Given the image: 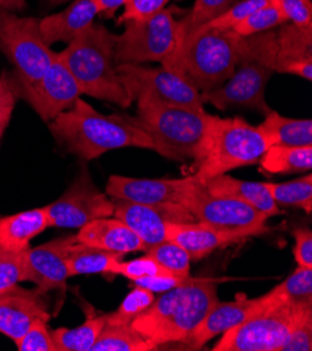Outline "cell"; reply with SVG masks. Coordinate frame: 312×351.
Listing matches in <instances>:
<instances>
[{
    "label": "cell",
    "mask_w": 312,
    "mask_h": 351,
    "mask_svg": "<svg viewBox=\"0 0 312 351\" xmlns=\"http://www.w3.org/2000/svg\"><path fill=\"white\" fill-rule=\"evenodd\" d=\"M269 228L224 230L199 221L171 223L165 228L167 239L178 243L193 261H199L227 245L245 241L251 237L262 235Z\"/></svg>",
    "instance_id": "obj_17"
},
{
    "label": "cell",
    "mask_w": 312,
    "mask_h": 351,
    "mask_svg": "<svg viewBox=\"0 0 312 351\" xmlns=\"http://www.w3.org/2000/svg\"><path fill=\"white\" fill-rule=\"evenodd\" d=\"M45 2H47L49 6H58V5H62V3L73 2V0H45Z\"/></svg>",
    "instance_id": "obj_49"
},
{
    "label": "cell",
    "mask_w": 312,
    "mask_h": 351,
    "mask_svg": "<svg viewBox=\"0 0 312 351\" xmlns=\"http://www.w3.org/2000/svg\"><path fill=\"white\" fill-rule=\"evenodd\" d=\"M76 237L69 235L55 238L36 248L27 250V263L23 282L36 285V291L41 295L51 290H66L69 276L67 255Z\"/></svg>",
    "instance_id": "obj_16"
},
{
    "label": "cell",
    "mask_w": 312,
    "mask_h": 351,
    "mask_svg": "<svg viewBox=\"0 0 312 351\" xmlns=\"http://www.w3.org/2000/svg\"><path fill=\"white\" fill-rule=\"evenodd\" d=\"M287 19L285 14L277 9L273 3H266L265 6L259 8L248 17L239 21L232 31L238 34L239 37H250V35L266 32L274 28H279L280 25L286 24Z\"/></svg>",
    "instance_id": "obj_33"
},
{
    "label": "cell",
    "mask_w": 312,
    "mask_h": 351,
    "mask_svg": "<svg viewBox=\"0 0 312 351\" xmlns=\"http://www.w3.org/2000/svg\"><path fill=\"white\" fill-rule=\"evenodd\" d=\"M203 186L212 195L232 197L244 202L256 208L258 212L266 215L267 217L279 216L282 213L263 182L242 181L230 177L227 173H223L203 182Z\"/></svg>",
    "instance_id": "obj_24"
},
{
    "label": "cell",
    "mask_w": 312,
    "mask_h": 351,
    "mask_svg": "<svg viewBox=\"0 0 312 351\" xmlns=\"http://www.w3.org/2000/svg\"><path fill=\"white\" fill-rule=\"evenodd\" d=\"M276 204L300 207L308 215L312 212V175L290 182H263Z\"/></svg>",
    "instance_id": "obj_32"
},
{
    "label": "cell",
    "mask_w": 312,
    "mask_h": 351,
    "mask_svg": "<svg viewBox=\"0 0 312 351\" xmlns=\"http://www.w3.org/2000/svg\"><path fill=\"white\" fill-rule=\"evenodd\" d=\"M48 128L60 146L86 161L123 147L153 150L152 138L130 117L102 115L82 98L52 119Z\"/></svg>",
    "instance_id": "obj_2"
},
{
    "label": "cell",
    "mask_w": 312,
    "mask_h": 351,
    "mask_svg": "<svg viewBox=\"0 0 312 351\" xmlns=\"http://www.w3.org/2000/svg\"><path fill=\"white\" fill-rule=\"evenodd\" d=\"M217 302V280L189 276L180 286L154 298L130 326L156 347L189 344L195 329Z\"/></svg>",
    "instance_id": "obj_1"
},
{
    "label": "cell",
    "mask_w": 312,
    "mask_h": 351,
    "mask_svg": "<svg viewBox=\"0 0 312 351\" xmlns=\"http://www.w3.org/2000/svg\"><path fill=\"white\" fill-rule=\"evenodd\" d=\"M312 350V304L301 308L298 317L280 351H311Z\"/></svg>",
    "instance_id": "obj_37"
},
{
    "label": "cell",
    "mask_w": 312,
    "mask_h": 351,
    "mask_svg": "<svg viewBox=\"0 0 312 351\" xmlns=\"http://www.w3.org/2000/svg\"><path fill=\"white\" fill-rule=\"evenodd\" d=\"M20 351H58V347L48 329V321H37L27 333L14 343Z\"/></svg>",
    "instance_id": "obj_40"
},
{
    "label": "cell",
    "mask_w": 312,
    "mask_h": 351,
    "mask_svg": "<svg viewBox=\"0 0 312 351\" xmlns=\"http://www.w3.org/2000/svg\"><path fill=\"white\" fill-rule=\"evenodd\" d=\"M274 72L312 80V27L286 23L276 31Z\"/></svg>",
    "instance_id": "obj_19"
},
{
    "label": "cell",
    "mask_w": 312,
    "mask_h": 351,
    "mask_svg": "<svg viewBox=\"0 0 312 351\" xmlns=\"http://www.w3.org/2000/svg\"><path fill=\"white\" fill-rule=\"evenodd\" d=\"M185 278L187 277H178V276H172V274H161V276H149V277L136 278V280H133V283H134V286L143 287V289H146L152 293L163 294V293H165L171 289L180 286Z\"/></svg>",
    "instance_id": "obj_45"
},
{
    "label": "cell",
    "mask_w": 312,
    "mask_h": 351,
    "mask_svg": "<svg viewBox=\"0 0 312 351\" xmlns=\"http://www.w3.org/2000/svg\"><path fill=\"white\" fill-rule=\"evenodd\" d=\"M276 31L242 37V47L232 76L220 87L202 93L203 104L220 111L232 107L254 108L267 114L265 88L274 73Z\"/></svg>",
    "instance_id": "obj_6"
},
{
    "label": "cell",
    "mask_w": 312,
    "mask_h": 351,
    "mask_svg": "<svg viewBox=\"0 0 312 351\" xmlns=\"http://www.w3.org/2000/svg\"><path fill=\"white\" fill-rule=\"evenodd\" d=\"M242 37L232 29L199 28L161 64L182 73L199 91H212L234 73Z\"/></svg>",
    "instance_id": "obj_5"
},
{
    "label": "cell",
    "mask_w": 312,
    "mask_h": 351,
    "mask_svg": "<svg viewBox=\"0 0 312 351\" xmlns=\"http://www.w3.org/2000/svg\"><path fill=\"white\" fill-rule=\"evenodd\" d=\"M293 235L294 243V258L298 266L312 269V231L309 228H294Z\"/></svg>",
    "instance_id": "obj_44"
},
{
    "label": "cell",
    "mask_w": 312,
    "mask_h": 351,
    "mask_svg": "<svg viewBox=\"0 0 312 351\" xmlns=\"http://www.w3.org/2000/svg\"><path fill=\"white\" fill-rule=\"evenodd\" d=\"M95 2L99 9V16L111 19L114 17V14L118 12L119 8L126 5L128 0H95Z\"/></svg>",
    "instance_id": "obj_47"
},
{
    "label": "cell",
    "mask_w": 312,
    "mask_h": 351,
    "mask_svg": "<svg viewBox=\"0 0 312 351\" xmlns=\"http://www.w3.org/2000/svg\"><path fill=\"white\" fill-rule=\"evenodd\" d=\"M212 118L204 110L153 104L137 105V115L130 117L152 138L156 153L174 161L193 158L197 164L206 152Z\"/></svg>",
    "instance_id": "obj_4"
},
{
    "label": "cell",
    "mask_w": 312,
    "mask_h": 351,
    "mask_svg": "<svg viewBox=\"0 0 312 351\" xmlns=\"http://www.w3.org/2000/svg\"><path fill=\"white\" fill-rule=\"evenodd\" d=\"M49 318L48 305L36 290H25L17 285L0 297V333L14 343L37 321Z\"/></svg>",
    "instance_id": "obj_18"
},
{
    "label": "cell",
    "mask_w": 312,
    "mask_h": 351,
    "mask_svg": "<svg viewBox=\"0 0 312 351\" xmlns=\"http://www.w3.org/2000/svg\"><path fill=\"white\" fill-rule=\"evenodd\" d=\"M312 302L290 301L273 290L261 297L250 317L223 333L215 351H280L301 308Z\"/></svg>",
    "instance_id": "obj_8"
},
{
    "label": "cell",
    "mask_w": 312,
    "mask_h": 351,
    "mask_svg": "<svg viewBox=\"0 0 312 351\" xmlns=\"http://www.w3.org/2000/svg\"><path fill=\"white\" fill-rule=\"evenodd\" d=\"M125 255L119 252L106 251L88 245L79 243L77 241L72 245L67 255L69 276L79 274H97V273H112L115 266L122 261Z\"/></svg>",
    "instance_id": "obj_27"
},
{
    "label": "cell",
    "mask_w": 312,
    "mask_h": 351,
    "mask_svg": "<svg viewBox=\"0 0 312 351\" xmlns=\"http://www.w3.org/2000/svg\"><path fill=\"white\" fill-rule=\"evenodd\" d=\"M114 274H121L129 280H136V278H142V277H149V276H161V274H172L168 271L164 266H161L157 261H154L152 256L147 254L142 258L130 261V262H123L121 261L114 270ZM174 276V274H172Z\"/></svg>",
    "instance_id": "obj_41"
},
{
    "label": "cell",
    "mask_w": 312,
    "mask_h": 351,
    "mask_svg": "<svg viewBox=\"0 0 312 351\" xmlns=\"http://www.w3.org/2000/svg\"><path fill=\"white\" fill-rule=\"evenodd\" d=\"M261 167L269 173H297L312 169V146H270L262 154Z\"/></svg>",
    "instance_id": "obj_28"
},
{
    "label": "cell",
    "mask_w": 312,
    "mask_h": 351,
    "mask_svg": "<svg viewBox=\"0 0 312 351\" xmlns=\"http://www.w3.org/2000/svg\"><path fill=\"white\" fill-rule=\"evenodd\" d=\"M79 230V234L75 235L76 241L88 245V247L123 255L145 251V245L141 238L117 217L95 219Z\"/></svg>",
    "instance_id": "obj_23"
},
{
    "label": "cell",
    "mask_w": 312,
    "mask_h": 351,
    "mask_svg": "<svg viewBox=\"0 0 312 351\" xmlns=\"http://www.w3.org/2000/svg\"><path fill=\"white\" fill-rule=\"evenodd\" d=\"M16 101L17 94L13 79H9L6 75H3L0 77V121L10 123Z\"/></svg>",
    "instance_id": "obj_46"
},
{
    "label": "cell",
    "mask_w": 312,
    "mask_h": 351,
    "mask_svg": "<svg viewBox=\"0 0 312 351\" xmlns=\"http://www.w3.org/2000/svg\"><path fill=\"white\" fill-rule=\"evenodd\" d=\"M117 73L130 102L204 110L200 91L177 70L122 63L117 64Z\"/></svg>",
    "instance_id": "obj_10"
},
{
    "label": "cell",
    "mask_w": 312,
    "mask_h": 351,
    "mask_svg": "<svg viewBox=\"0 0 312 351\" xmlns=\"http://www.w3.org/2000/svg\"><path fill=\"white\" fill-rule=\"evenodd\" d=\"M146 254L152 256L154 261H157L161 266H164L174 276H178V277L189 276L192 258L182 247H180L178 243L167 239L149 248Z\"/></svg>",
    "instance_id": "obj_34"
},
{
    "label": "cell",
    "mask_w": 312,
    "mask_h": 351,
    "mask_svg": "<svg viewBox=\"0 0 312 351\" xmlns=\"http://www.w3.org/2000/svg\"><path fill=\"white\" fill-rule=\"evenodd\" d=\"M0 52L16 72V87L36 84L52 62L55 52L48 47L40 32V19L20 17L0 8Z\"/></svg>",
    "instance_id": "obj_9"
},
{
    "label": "cell",
    "mask_w": 312,
    "mask_h": 351,
    "mask_svg": "<svg viewBox=\"0 0 312 351\" xmlns=\"http://www.w3.org/2000/svg\"><path fill=\"white\" fill-rule=\"evenodd\" d=\"M178 203L182 204L199 223L224 230L267 228L269 219L252 206L224 196H216L207 191L195 175H191L189 184L182 189Z\"/></svg>",
    "instance_id": "obj_12"
},
{
    "label": "cell",
    "mask_w": 312,
    "mask_h": 351,
    "mask_svg": "<svg viewBox=\"0 0 312 351\" xmlns=\"http://www.w3.org/2000/svg\"><path fill=\"white\" fill-rule=\"evenodd\" d=\"M234 2H237V0H195L191 12L181 21H178L176 49L181 47V44L192 32L209 24L212 20L226 12Z\"/></svg>",
    "instance_id": "obj_31"
},
{
    "label": "cell",
    "mask_w": 312,
    "mask_h": 351,
    "mask_svg": "<svg viewBox=\"0 0 312 351\" xmlns=\"http://www.w3.org/2000/svg\"><path fill=\"white\" fill-rule=\"evenodd\" d=\"M114 200V199H112ZM114 217L123 221L145 245V251L167 241L165 228L171 223H191L193 216L180 203L141 204L114 200Z\"/></svg>",
    "instance_id": "obj_15"
},
{
    "label": "cell",
    "mask_w": 312,
    "mask_h": 351,
    "mask_svg": "<svg viewBox=\"0 0 312 351\" xmlns=\"http://www.w3.org/2000/svg\"><path fill=\"white\" fill-rule=\"evenodd\" d=\"M273 291L290 301L312 302V269L298 266Z\"/></svg>",
    "instance_id": "obj_36"
},
{
    "label": "cell",
    "mask_w": 312,
    "mask_h": 351,
    "mask_svg": "<svg viewBox=\"0 0 312 351\" xmlns=\"http://www.w3.org/2000/svg\"><path fill=\"white\" fill-rule=\"evenodd\" d=\"M99 16L95 0H73L63 12L40 20V32L44 43L52 47L58 43L71 44Z\"/></svg>",
    "instance_id": "obj_21"
},
{
    "label": "cell",
    "mask_w": 312,
    "mask_h": 351,
    "mask_svg": "<svg viewBox=\"0 0 312 351\" xmlns=\"http://www.w3.org/2000/svg\"><path fill=\"white\" fill-rule=\"evenodd\" d=\"M25 6V0H0V8L8 12H21Z\"/></svg>",
    "instance_id": "obj_48"
},
{
    "label": "cell",
    "mask_w": 312,
    "mask_h": 351,
    "mask_svg": "<svg viewBox=\"0 0 312 351\" xmlns=\"http://www.w3.org/2000/svg\"><path fill=\"white\" fill-rule=\"evenodd\" d=\"M176 9H163L158 13L142 19L125 21V31L115 37V64L147 62L163 63L174 52L177 45Z\"/></svg>",
    "instance_id": "obj_11"
},
{
    "label": "cell",
    "mask_w": 312,
    "mask_h": 351,
    "mask_svg": "<svg viewBox=\"0 0 312 351\" xmlns=\"http://www.w3.org/2000/svg\"><path fill=\"white\" fill-rule=\"evenodd\" d=\"M279 9L287 23L298 27H312V3L311 0H269Z\"/></svg>",
    "instance_id": "obj_42"
},
{
    "label": "cell",
    "mask_w": 312,
    "mask_h": 351,
    "mask_svg": "<svg viewBox=\"0 0 312 351\" xmlns=\"http://www.w3.org/2000/svg\"><path fill=\"white\" fill-rule=\"evenodd\" d=\"M154 301V293L136 286L122 301L119 308L108 313L107 324L111 325H130L132 321L147 309Z\"/></svg>",
    "instance_id": "obj_35"
},
{
    "label": "cell",
    "mask_w": 312,
    "mask_h": 351,
    "mask_svg": "<svg viewBox=\"0 0 312 351\" xmlns=\"http://www.w3.org/2000/svg\"><path fill=\"white\" fill-rule=\"evenodd\" d=\"M27 251L14 252L0 248V291H6L24 280Z\"/></svg>",
    "instance_id": "obj_38"
},
{
    "label": "cell",
    "mask_w": 312,
    "mask_h": 351,
    "mask_svg": "<svg viewBox=\"0 0 312 351\" xmlns=\"http://www.w3.org/2000/svg\"><path fill=\"white\" fill-rule=\"evenodd\" d=\"M3 293H5V291H0V297H2V294H3Z\"/></svg>",
    "instance_id": "obj_51"
},
{
    "label": "cell",
    "mask_w": 312,
    "mask_h": 351,
    "mask_svg": "<svg viewBox=\"0 0 312 351\" xmlns=\"http://www.w3.org/2000/svg\"><path fill=\"white\" fill-rule=\"evenodd\" d=\"M115 37L106 25L93 23L59 55L83 94L129 108L132 102L117 73Z\"/></svg>",
    "instance_id": "obj_3"
},
{
    "label": "cell",
    "mask_w": 312,
    "mask_h": 351,
    "mask_svg": "<svg viewBox=\"0 0 312 351\" xmlns=\"http://www.w3.org/2000/svg\"><path fill=\"white\" fill-rule=\"evenodd\" d=\"M108 313L90 317L75 329L59 328L51 332L58 351H91L101 330L107 325Z\"/></svg>",
    "instance_id": "obj_29"
},
{
    "label": "cell",
    "mask_w": 312,
    "mask_h": 351,
    "mask_svg": "<svg viewBox=\"0 0 312 351\" xmlns=\"http://www.w3.org/2000/svg\"><path fill=\"white\" fill-rule=\"evenodd\" d=\"M156 344L136 332L130 325L107 324L91 351H153Z\"/></svg>",
    "instance_id": "obj_30"
},
{
    "label": "cell",
    "mask_w": 312,
    "mask_h": 351,
    "mask_svg": "<svg viewBox=\"0 0 312 351\" xmlns=\"http://www.w3.org/2000/svg\"><path fill=\"white\" fill-rule=\"evenodd\" d=\"M189 181L191 177L178 180H142L112 175L108 180L106 191L114 200H126L141 204L178 203V197Z\"/></svg>",
    "instance_id": "obj_20"
},
{
    "label": "cell",
    "mask_w": 312,
    "mask_h": 351,
    "mask_svg": "<svg viewBox=\"0 0 312 351\" xmlns=\"http://www.w3.org/2000/svg\"><path fill=\"white\" fill-rule=\"evenodd\" d=\"M269 3V0H239L234 2L226 12L212 20L200 28H220V29H232L239 21L248 17L251 13L258 10L259 8Z\"/></svg>",
    "instance_id": "obj_39"
},
{
    "label": "cell",
    "mask_w": 312,
    "mask_h": 351,
    "mask_svg": "<svg viewBox=\"0 0 312 351\" xmlns=\"http://www.w3.org/2000/svg\"><path fill=\"white\" fill-rule=\"evenodd\" d=\"M265 119L258 125L270 146L305 147L312 146V122L311 119L286 118L276 111L265 114Z\"/></svg>",
    "instance_id": "obj_26"
},
{
    "label": "cell",
    "mask_w": 312,
    "mask_h": 351,
    "mask_svg": "<svg viewBox=\"0 0 312 351\" xmlns=\"http://www.w3.org/2000/svg\"><path fill=\"white\" fill-rule=\"evenodd\" d=\"M14 88L17 98H24L47 123L63 111L72 108L83 94L59 52H55L52 62L36 84L28 87L14 86Z\"/></svg>",
    "instance_id": "obj_14"
},
{
    "label": "cell",
    "mask_w": 312,
    "mask_h": 351,
    "mask_svg": "<svg viewBox=\"0 0 312 351\" xmlns=\"http://www.w3.org/2000/svg\"><path fill=\"white\" fill-rule=\"evenodd\" d=\"M267 147V140L258 126L239 117L213 115L206 152L193 175L203 184L217 175L259 162Z\"/></svg>",
    "instance_id": "obj_7"
},
{
    "label": "cell",
    "mask_w": 312,
    "mask_h": 351,
    "mask_svg": "<svg viewBox=\"0 0 312 351\" xmlns=\"http://www.w3.org/2000/svg\"><path fill=\"white\" fill-rule=\"evenodd\" d=\"M169 2L171 0H128L121 21L142 20L150 17L165 9Z\"/></svg>",
    "instance_id": "obj_43"
},
{
    "label": "cell",
    "mask_w": 312,
    "mask_h": 351,
    "mask_svg": "<svg viewBox=\"0 0 312 351\" xmlns=\"http://www.w3.org/2000/svg\"><path fill=\"white\" fill-rule=\"evenodd\" d=\"M8 125H9V123H6V122H2V121H0V138H2V136H3L5 130H6V128H8Z\"/></svg>",
    "instance_id": "obj_50"
},
{
    "label": "cell",
    "mask_w": 312,
    "mask_h": 351,
    "mask_svg": "<svg viewBox=\"0 0 312 351\" xmlns=\"http://www.w3.org/2000/svg\"><path fill=\"white\" fill-rule=\"evenodd\" d=\"M259 302L261 297L248 298L245 294H238L234 301H219L195 329L188 346L200 348L217 335L238 326L250 317Z\"/></svg>",
    "instance_id": "obj_22"
},
{
    "label": "cell",
    "mask_w": 312,
    "mask_h": 351,
    "mask_svg": "<svg viewBox=\"0 0 312 351\" xmlns=\"http://www.w3.org/2000/svg\"><path fill=\"white\" fill-rule=\"evenodd\" d=\"M49 227L44 207L32 208L13 216L0 217V248L24 252L31 239Z\"/></svg>",
    "instance_id": "obj_25"
},
{
    "label": "cell",
    "mask_w": 312,
    "mask_h": 351,
    "mask_svg": "<svg viewBox=\"0 0 312 351\" xmlns=\"http://www.w3.org/2000/svg\"><path fill=\"white\" fill-rule=\"evenodd\" d=\"M114 200L101 192L84 169L69 189L44 207L49 227L82 228L87 223L114 216Z\"/></svg>",
    "instance_id": "obj_13"
}]
</instances>
